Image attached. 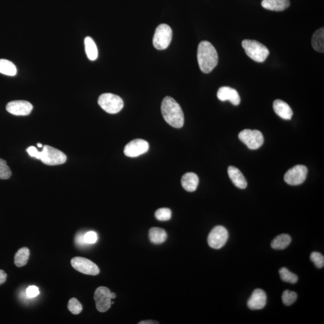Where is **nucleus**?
I'll return each mask as SVG.
<instances>
[{"label":"nucleus","mask_w":324,"mask_h":324,"mask_svg":"<svg viewBox=\"0 0 324 324\" xmlns=\"http://www.w3.org/2000/svg\"><path fill=\"white\" fill-rule=\"evenodd\" d=\"M161 111L165 120L170 126L179 129L184 125L185 117L181 106L173 98L169 96L164 98Z\"/></svg>","instance_id":"1"},{"label":"nucleus","mask_w":324,"mask_h":324,"mask_svg":"<svg viewBox=\"0 0 324 324\" xmlns=\"http://www.w3.org/2000/svg\"><path fill=\"white\" fill-rule=\"evenodd\" d=\"M199 66L202 72L209 73L215 68L218 63V54L210 42H201L198 46L197 53Z\"/></svg>","instance_id":"2"},{"label":"nucleus","mask_w":324,"mask_h":324,"mask_svg":"<svg viewBox=\"0 0 324 324\" xmlns=\"http://www.w3.org/2000/svg\"><path fill=\"white\" fill-rule=\"evenodd\" d=\"M242 47L247 56L256 62H265L270 54L268 49L256 41L244 40L242 42Z\"/></svg>","instance_id":"3"},{"label":"nucleus","mask_w":324,"mask_h":324,"mask_svg":"<svg viewBox=\"0 0 324 324\" xmlns=\"http://www.w3.org/2000/svg\"><path fill=\"white\" fill-rule=\"evenodd\" d=\"M98 103L104 111L111 114H117L124 106L123 99L112 93L102 94L98 100Z\"/></svg>","instance_id":"4"},{"label":"nucleus","mask_w":324,"mask_h":324,"mask_svg":"<svg viewBox=\"0 0 324 324\" xmlns=\"http://www.w3.org/2000/svg\"><path fill=\"white\" fill-rule=\"evenodd\" d=\"M173 38V31L167 24H160L154 33L152 43L155 48L158 50L167 49L171 44Z\"/></svg>","instance_id":"5"},{"label":"nucleus","mask_w":324,"mask_h":324,"mask_svg":"<svg viewBox=\"0 0 324 324\" xmlns=\"http://www.w3.org/2000/svg\"><path fill=\"white\" fill-rule=\"evenodd\" d=\"M40 160L45 165L54 166L65 164L67 157L65 154L59 149L51 146L45 145L41 151Z\"/></svg>","instance_id":"6"},{"label":"nucleus","mask_w":324,"mask_h":324,"mask_svg":"<svg viewBox=\"0 0 324 324\" xmlns=\"http://www.w3.org/2000/svg\"><path fill=\"white\" fill-rule=\"evenodd\" d=\"M238 137L250 149L261 147L264 140L262 133L257 130H243L238 134Z\"/></svg>","instance_id":"7"},{"label":"nucleus","mask_w":324,"mask_h":324,"mask_svg":"<svg viewBox=\"0 0 324 324\" xmlns=\"http://www.w3.org/2000/svg\"><path fill=\"white\" fill-rule=\"evenodd\" d=\"M229 238L227 229L222 226L214 228L208 237V243L213 249H220L225 245Z\"/></svg>","instance_id":"8"},{"label":"nucleus","mask_w":324,"mask_h":324,"mask_svg":"<svg viewBox=\"0 0 324 324\" xmlns=\"http://www.w3.org/2000/svg\"><path fill=\"white\" fill-rule=\"evenodd\" d=\"M307 175V168L304 165H296L287 171L284 180L289 185L296 186L302 184Z\"/></svg>","instance_id":"9"},{"label":"nucleus","mask_w":324,"mask_h":324,"mask_svg":"<svg viewBox=\"0 0 324 324\" xmlns=\"http://www.w3.org/2000/svg\"><path fill=\"white\" fill-rule=\"evenodd\" d=\"M71 264L76 270L85 274L96 276L100 273L99 267L90 259L82 257L73 258L71 260Z\"/></svg>","instance_id":"10"},{"label":"nucleus","mask_w":324,"mask_h":324,"mask_svg":"<svg viewBox=\"0 0 324 324\" xmlns=\"http://www.w3.org/2000/svg\"><path fill=\"white\" fill-rule=\"evenodd\" d=\"M111 292L106 287L100 286L94 292L96 308L100 312H105L111 305Z\"/></svg>","instance_id":"11"},{"label":"nucleus","mask_w":324,"mask_h":324,"mask_svg":"<svg viewBox=\"0 0 324 324\" xmlns=\"http://www.w3.org/2000/svg\"><path fill=\"white\" fill-rule=\"evenodd\" d=\"M149 149V144L146 140L136 139L131 140L125 146L124 152L127 157H136L145 154Z\"/></svg>","instance_id":"12"},{"label":"nucleus","mask_w":324,"mask_h":324,"mask_svg":"<svg viewBox=\"0 0 324 324\" xmlns=\"http://www.w3.org/2000/svg\"><path fill=\"white\" fill-rule=\"evenodd\" d=\"M33 106L26 100H15L8 103L6 110L10 114L17 116H26L32 112Z\"/></svg>","instance_id":"13"},{"label":"nucleus","mask_w":324,"mask_h":324,"mask_svg":"<svg viewBox=\"0 0 324 324\" xmlns=\"http://www.w3.org/2000/svg\"><path fill=\"white\" fill-rule=\"evenodd\" d=\"M267 303V295L261 289H256L247 301V306L251 310L262 309Z\"/></svg>","instance_id":"14"},{"label":"nucleus","mask_w":324,"mask_h":324,"mask_svg":"<svg viewBox=\"0 0 324 324\" xmlns=\"http://www.w3.org/2000/svg\"><path fill=\"white\" fill-rule=\"evenodd\" d=\"M217 96H218V99L222 102L229 100L235 106L239 105L241 102L240 97L237 91L231 87H222L220 88Z\"/></svg>","instance_id":"15"},{"label":"nucleus","mask_w":324,"mask_h":324,"mask_svg":"<svg viewBox=\"0 0 324 324\" xmlns=\"http://www.w3.org/2000/svg\"><path fill=\"white\" fill-rule=\"evenodd\" d=\"M273 109L280 117L284 120H291L293 115L292 110L288 103L280 99H277L273 103Z\"/></svg>","instance_id":"16"},{"label":"nucleus","mask_w":324,"mask_h":324,"mask_svg":"<svg viewBox=\"0 0 324 324\" xmlns=\"http://www.w3.org/2000/svg\"><path fill=\"white\" fill-rule=\"evenodd\" d=\"M229 178L238 188L246 189L247 183L242 173L236 167H229L228 170Z\"/></svg>","instance_id":"17"},{"label":"nucleus","mask_w":324,"mask_h":324,"mask_svg":"<svg viewBox=\"0 0 324 324\" xmlns=\"http://www.w3.org/2000/svg\"><path fill=\"white\" fill-rule=\"evenodd\" d=\"M261 5L267 10L280 12L289 8L290 2L289 0H262Z\"/></svg>","instance_id":"18"},{"label":"nucleus","mask_w":324,"mask_h":324,"mask_svg":"<svg viewBox=\"0 0 324 324\" xmlns=\"http://www.w3.org/2000/svg\"><path fill=\"white\" fill-rule=\"evenodd\" d=\"M199 184V178L197 174L188 173L182 177V185L183 188L188 192H194L197 190Z\"/></svg>","instance_id":"19"},{"label":"nucleus","mask_w":324,"mask_h":324,"mask_svg":"<svg viewBox=\"0 0 324 324\" xmlns=\"http://www.w3.org/2000/svg\"><path fill=\"white\" fill-rule=\"evenodd\" d=\"M167 234L163 229L152 228L149 229V238L151 242L155 244H160L167 239Z\"/></svg>","instance_id":"20"},{"label":"nucleus","mask_w":324,"mask_h":324,"mask_svg":"<svg viewBox=\"0 0 324 324\" xmlns=\"http://www.w3.org/2000/svg\"><path fill=\"white\" fill-rule=\"evenodd\" d=\"M291 240L290 235L285 234H280L272 241L271 246L274 249L283 250L289 246L291 243Z\"/></svg>","instance_id":"21"},{"label":"nucleus","mask_w":324,"mask_h":324,"mask_svg":"<svg viewBox=\"0 0 324 324\" xmlns=\"http://www.w3.org/2000/svg\"><path fill=\"white\" fill-rule=\"evenodd\" d=\"M311 45L314 50L323 53L324 52V29L320 28L314 33L311 39Z\"/></svg>","instance_id":"22"},{"label":"nucleus","mask_w":324,"mask_h":324,"mask_svg":"<svg viewBox=\"0 0 324 324\" xmlns=\"http://www.w3.org/2000/svg\"><path fill=\"white\" fill-rule=\"evenodd\" d=\"M85 48L88 59L94 61L97 59L98 50L96 43L90 37L88 36L85 39Z\"/></svg>","instance_id":"23"},{"label":"nucleus","mask_w":324,"mask_h":324,"mask_svg":"<svg viewBox=\"0 0 324 324\" xmlns=\"http://www.w3.org/2000/svg\"><path fill=\"white\" fill-rule=\"evenodd\" d=\"M30 256V250L27 247L20 249L15 256V264L18 267H23L27 264Z\"/></svg>","instance_id":"24"},{"label":"nucleus","mask_w":324,"mask_h":324,"mask_svg":"<svg viewBox=\"0 0 324 324\" xmlns=\"http://www.w3.org/2000/svg\"><path fill=\"white\" fill-rule=\"evenodd\" d=\"M0 73L3 75L14 76L17 75V69L10 61L0 59Z\"/></svg>","instance_id":"25"},{"label":"nucleus","mask_w":324,"mask_h":324,"mask_svg":"<svg viewBox=\"0 0 324 324\" xmlns=\"http://www.w3.org/2000/svg\"><path fill=\"white\" fill-rule=\"evenodd\" d=\"M279 274L283 282L295 284L297 282L298 277L294 273L288 270V269L283 267L280 269Z\"/></svg>","instance_id":"26"},{"label":"nucleus","mask_w":324,"mask_h":324,"mask_svg":"<svg viewBox=\"0 0 324 324\" xmlns=\"http://www.w3.org/2000/svg\"><path fill=\"white\" fill-rule=\"evenodd\" d=\"M155 217L158 221H168L171 219L172 217V212L167 208H161L158 209L155 213Z\"/></svg>","instance_id":"27"},{"label":"nucleus","mask_w":324,"mask_h":324,"mask_svg":"<svg viewBox=\"0 0 324 324\" xmlns=\"http://www.w3.org/2000/svg\"><path fill=\"white\" fill-rule=\"evenodd\" d=\"M12 176V171L6 160L0 158V179L8 180Z\"/></svg>","instance_id":"28"},{"label":"nucleus","mask_w":324,"mask_h":324,"mask_svg":"<svg viewBox=\"0 0 324 324\" xmlns=\"http://www.w3.org/2000/svg\"><path fill=\"white\" fill-rule=\"evenodd\" d=\"M282 298L284 304L286 305H291L294 303L296 299H297V295L295 292L286 290L283 292Z\"/></svg>","instance_id":"29"},{"label":"nucleus","mask_w":324,"mask_h":324,"mask_svg":"<svg viewBox=\"0 0 324 324\" xmlns=\"http://www.w3.org/2000/svg\"><path fill=\"white\" fill-rule=\"evenodd\" d=\"M68 309L72 313L78 314L81 312L82 310V304L77 299L72 298L69 301Z\"/></svg>","instance_id":"30"},{"label":"nucleus","mask_w":324,"mask_h":324,"mask_svg":"<svg viewBox=\"0 0 324 324\" xmlns=\"http://www.w3.org/2000/svg\"><path fill=\"white\" fill-rule=\"evenodd\" d=\"M310 260L314 263L317 268H322L323 267L324 257L321 253L317 252L311 253Z\"/></svg>","instance_id":"31"},{"label":"nucleus","mask_w":324,"mask_h":324,"mask_svg":"<svg viewBox=\"0 0 324 324\" xmlns=\"http://www.w3.org/2000/svg\"><path fill=\"white\" fill-rule=\"evenodd\" d=\"M97 235L96 232L94 231H89L84 234V240L87 244L96 243L97 241Z\"/></svg>","instance_id":"32"},{"label":"nucleus","mask_w":324,"mask_h":324,"mask_svg":"<svg viewBox=\"0 0 324 324\" xmlns=\"http://www.w3.org/2000/svg\"><path fill=\"white\" fill-rule=\"evenodd\" d=\"M26 294L29 298H35L39 294V290L36 286H30L26 290Z\"/></svg>","instance_id":"33"},{"label":"nucleus","mask_w":324,"mask_h":324,"mask_svg":"<svg viewBox=\"0 0 324 324\" xmlns=\"http://www.w3.org/2000/svg\"><path fill=\"white\" fill-rule=\"evenodd\" d=\"M27 151L28 152L30 156L35 157L39 160L41 158V151H39L35 146H30L27 149Z\"/></svg>","instance_id":"34"},{"label":"nucleus","mask_w":324,"mask_h":324,"mask_svg":"<svg viewBox=\"0 0 324 324\" xmlns=\"http://www.w3.org/2000/svg\"><path fill=\"white\" fill-rule=\"evenodd\" d=\"M76 241L79 245H85L87 244L84 240V234H79L76 238Z\"/></svg>","instance_id":"35"},{"label":"nucleus","mask_w":324,"mask_h":324,"mask_svg":"<svg viewBox=\"0 0 324 324\" xmlns=\"http://www.w3.org/2000/svg\"><path fill=\"white\" fill-rule=\"evenodd\" d=\"M6 279H7V274L5 271L0 270V285L6 282Z\"/></svg>","instance_id":"36"},{"label":"nucleus","mask_w":324,"mask_h":324,"mask_svg":"<svg viewBox=\"0 0 324 324\" xmlns=\"http://www.w3.org/2000/svg\"><path fill=\"white\" fill-rule=\"evenodd\" d=\"M139 324H154V323H158V322H155L153 321V320H143V321H141L139 323Z\"/></svg>","instance_id":"37"},{"label":"nucleus","mask_w":324,"mask_h":324,"mask_svg":"<svg viewBox=\"0 0 324 324\" xmlns=\"http://www.w3.org/2000/svg\"><path fill=\"white\" fill-rule=\"evenodd\" d=\"M111 296L112 299L115 298H116L115 293H114V292H113V293L111 292Z\"/></svg>","instance_id":"38"},{"label":"nucleus","mask_w":324,"mask_h":324,"mask_svg":"<svg viewBox=\"0 0 324 324\" xmlns=\"http://www.w3.org/2000/svg\"><path fill=\"white\" fill-rule=\"evenodd\" d=\"M38 146H39V148H42L43 146L41 143H38Z\"/></svg>","instance_id":"39"}]
</instances>
